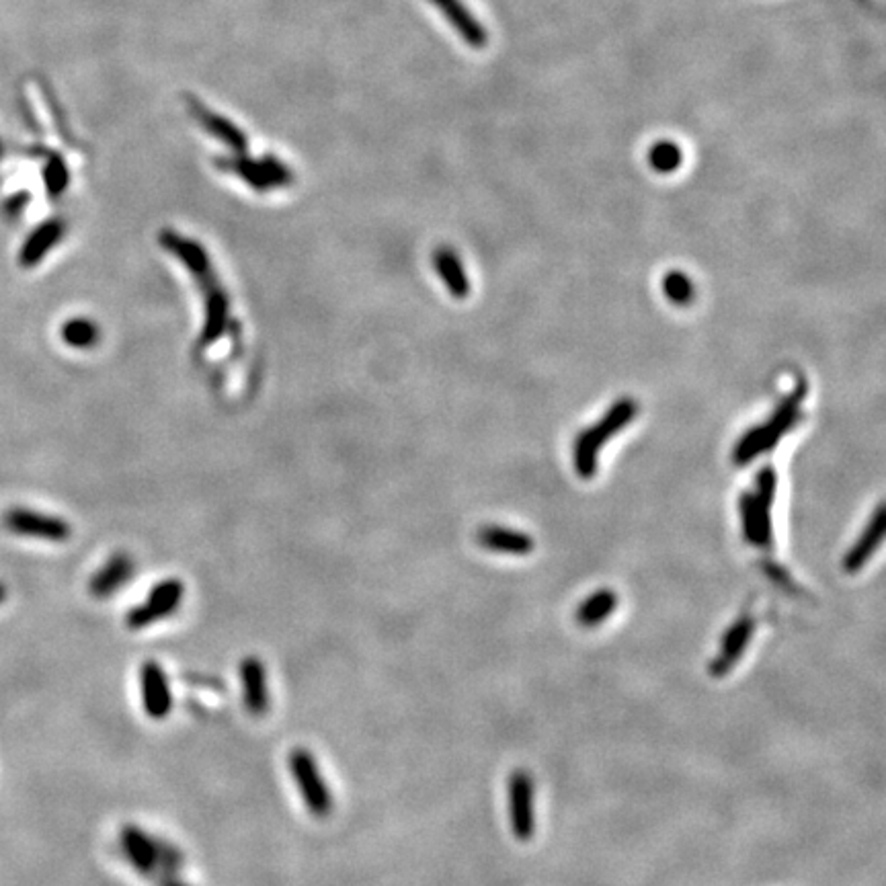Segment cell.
<instances>
[{
    "label": "cell",
    "mask_w": 886,
    "mask_h": 886,
    "mask_svg": "<svg viewBox=\"0 0 886 886\" xmlns=\"http://www.w3.org/2000/svg\"><path fill=\"white\" fill-rule=\"evenodd\" d=\"M119 854L128 866L142 878L152 882L165 874H181L185 868V854L165 837L154 835L140 825L128 823L117 835Z\"/></svg>",
    "instance_id": "obj_1"
},
{
    "label": "cell",
    "mask_w": 886,
    "mask_h": 886,
    "mask_svg": "<svg viewBox=\"0 0 886 886\" xmlns=\"http://www.w3.org/2000/svg\"><path fill=\"white\" fill-rule=\"evenodd\" d=\"M807 382L800 380L796 390L790 392L782 402L780 407L776 409L774 417L770 421H765L763 425H757L753 429H749L735 446L733 452V460L737 466H745L751 460H755L757 456L770 452L776 448V443L796 425V421L800 419V405L802 400L807 398Z\"/></svg>",
    "instance_id": "obj_2"
},
{
    "label": "cell",
    "mask_w": 886,
    "mask_h": 886,
    "mask_svg": "<svg viewBox=\"0 0 886 886\" xmlns=\"http://www.w3.org/2000/svg\"><path fill=\"white\" fill-rule=\"evenodd\" d=\"M636 413V400L622 398L616 405H612V409L603 415L599 423L579 433L575 441V470L581 478H593V474L597 472V456L603 443L620 433L636 417Z\"/></svg>",
    "instance_id": "obj_3"
},
{
    "label": "cell",
    "mask_w": 886,
    "mask_h": 886,
    "mask_svg": "<svg viewBox=\"0 0 886 886\" xmlns=\"http://www.w3.org/2000/svg\"><path fill=\"white\" fill-rule=\"evenodd\" d=\"M288 768L306 811L314 819L331 817L335 811V796L325 776H322L316 755L306 747H294L288 755Z\"/></svg>",
    "instance_id": "obj_4"
},
{
    "label": "cell",
    "mask_w": 886,
    "mask_h": 886,
    "mask_svg": "<svg viewBox=\"0 0 886 886\" xmlns=\"http://www.w3.org/2000/svg\"><path fill=\"white\" fill-rule=\"evenodd\" d=\"M185 599V583L181 579H165L156 583L144 601L126 614V628L132 632L146 630L158 622L175 616Z\"/></svg>",
    "instance_id": "obj_5"
},
{
    "label": "cell",
    "mask_w": 886,
    "mask_h": 886,
    "mask_svg": "<svg viewBox=\"0 0 886 886\" xmlns=\"http://www.w3.org/2000/svg\"><path fill=\"white\" fill-rule=\"evenodd\" d=\"M536 784L528 770H515L507 780L509 798V821L513 835L528 843L536 833V811H534Z\"/></svg>",
    "instance_id": "obj_6"
},
{
    "label": "cell",
    "mask_w": 886,
    "mask_h": 886,
    "mask_svg": "<svg viewBox=\"0 0 886 886\" xmlns=\"http://www.w3.org/2000/svg\"><path fill=\"white\" fill-rule=\"evenodd\" d=\"M220 169H226L238 175L247 185L257 191H269L277 187H288L292 183V171L273 156H265L261 160L253 158H226L220 160Z\"/></svg>",
    "instance_id": "obj_7"
},
{
    "label": "cell",
    "mask_w": 886,
    "mask_h": 886,
    "mask_svg": "<svg viewBox=\"0 0 886 886\" xmlns=\"http://www.w3.org/2000/svg\"><path fill=\"white\" fill-rule=\"evenodd\" d=\"M3 521H5V528L11 534L23 536V538L66 542L72 536V528H70L68 521L54 517V515L37 513L31 509H25V507L9 509L3 517Z\"/></svg>",
    "instance_id": "obj_8"
},
{
    "label": "cell",
    "mask_w": 886,
    "mask_h": 886,
    "mask_svg": "<svg viewBox=\"0 0 886 886\" xmlns=\"http://www.w3.org/2000/svg\"><path fill=\"white\" fill-rule=\"evenodd\" d=\"M140 698L148 718L165 720L173 712V688L167 671L158 661H144L140 667Z\"/></svg>",
    "instance_id": "obj_9"
},
{
    "label": "cell",
    "mask_w": 886,
    "mask_h": 886,
    "mask_svg": "<svg viewBox=\"0 0 886 886\" xmlns=\"http://www.w3.org/2000/svg\"><path fill=\"white\" fill-rule=\"evenodd\" d=\"M240 692H243L245 710L253 718L267 716L271 708V692H269V675L267 665L257 655H249L238 665Z\"/></svg>",
    "instance_id": "obj_10"
},
{
    "label": "cell",
    "mask_w": 886,
    "mask_h": 886,
    "mask_svg": "<svg viewBox=\"0 0 886 886\" xmlns=\"http://www.w3.org/2000/svg\"><path fill=\"white\" fill-rule=\"evenodd\" d=\"M776 487L778 476L774 468H763L757 476V489L749 495V503L753 509L755 519V546L770 550L774 544V530H772V505L776 499Z\"/></svg>",
    "instance_id": "obj_11"
},
{
    "label": "cell",
    "mask_w": 886,
    "mask_h": 886,
    "mask_svg": "<svg viewBox=\"0 0 886 886\" xmlns=\"http://www.w3.org/2000/svg\"><path fill=\"white\" fill-rule=\"evenodd\" d=\"M753 632H755V620L749 614L739 616L729 626V630L724 632V636L720 640V649H718L714 661L710 663L708 671L712 677L720 679V677H727L733 671V667L743 659Z\"/></svg>",
    "instance_id": "obj_12"
},
{
    "label": "cell",
    "mask_w": 886,
    "mask_h": 886,
    "mask_svg": "<svg viewBox=\"0 0 886 886\" xmlns=\"http://www.w3.org/2000/svg\"><path fill=\"white\" fill-rule=\"evenodd\" d=\"M136 575V560L128 552H115L105 565L91 577L89 593L93 599H109L126 587Z\"/></svg>",
    "instance_id": "obj_13"
},
{
    "label": "cell",
    "mask_w": 886,
    "mask_h": 886,
    "mask_svg": "<svg viewBox=\"0 0 886 886\" xmlns=\"http://www.w3.org/2000/svg\"><path fill=\"white\" fill-rule=\"evenodd\" d=\"M884 517H886L884 505H878L874 515L868 519L862 536L858 538V542L848 550V554H845V558H843V571L845 573H850V575L858 573L866 565V562L870 560V556L878 550V546H880V542L884 538V528H886V519Z\"/></svg>",
    "instance_id": "obj_14"
},
{
    "label": "cell",
    "mask_w": 886,
    "mask_h": 886,
    "mask_svg": "<svg viewBox=\"0 0 886 886\" xmlns=\"http://www.w3.org/2000/svg\"><path fill=\"white\" fill-rule=\"evenodd\" d=\"M66 232V226L60 218H50L39 224L27 238L19 251V263L23 267H35L58 243Z\"/></svg>",
    "instance_id": "obj_15"
},
{
    "label": "cell",
    "mask_w": 886,
    "mask_h": 886,
    "mask_svg": "<svg viewBox=\"0 0 886 886\" xmlns=\"http://www.w3.org/2000/svg\"><path fill=\"white\" fill-rule=\"evenodd\" d=\"M431 3L441 11V15L448 19V23L462 35L464 42L472 48L487 46L489 35L487 29L480 25L478 19L468 11V7L462 0H431Z\"/></svg>",
    "instance_id": "obj_16"
},
{
    "label": "cell",
    "mask_w": 886,
    "mask_h": 886,
    "mask_svg": "<svg viewBox=\"0 0 886 886\" xmlns=\"http://www.w3.org/2000/svg\"><path fill=\"white\" fill-rule=\"evenodd\" d=\"M160 245H163V249H167L173 257H177L191 273L199 277L210 275V257L206 249L195 243V240L185 238L173 230H163L160 232Z\"/></svg>",
    "instance_id": "obj_17"
},
{
    "label": "cell",
    "mask_w": 886,
    "mask_h": 886,
    "mask_svg": "<svg viewBox=\"0 0 886 886\" xmlns=\"http://www.w3.org/2000/svg\"><path fill=\"white\" fill-rule=\"evenodd\" d=\"M478 544L499 554H513V556H526L532 554L536 548V542L530 534H523L509 528L499 526H485L478 532Z\"/></svg>",
    "instance_id": "obj_18"
},
{
    "label": "cell",
    "mask_w": 886,
    "mask_h": 886,
    "mask_svg": "<svg viewBox=\"0 0 886 886\" xmlns=\"http://www.w3.org/2000/svg\"><path fill=\"white\" fill-rule=\"evenodd\" d=\"M620 597L614 589H597L585 597L575 612V620L583 628H597L618 610Z\"/></svg>",
    "instance_id": "obj_19"
},
{
    "label": "cell",
    "mask_w": 886,
    "mask_h": 886,
    "mask_svg": "<svg viewBox=\"0 0 886 886\" xmlns=\"http://www.w3.org/2000/svg\"><path fill=\"white\" fill-rule=\"evenodd\" d=\"M435 271L439 273L441 281L446 284L450 294L458 300H464L470 294V281L464 271V265L460 257L450 247H439L433 255Z\"/></svg>",
    "instance_id": "obj_20"
},
{
    "label": "cell",
    "mask_w": 886,
    "mask_h": 886,
    "mask_svg": "<svg viewBox=\"0 0 886 886\" xmlns=\"http://www.w3.org/2000/svg\"><path fill=\"white\" fill-rule=\"evenodd\" d=\"M228 312H230V300L222 288L212 284L206 292V320L204 331H201V345L214 343L222 337V333L228 327Z\"/></svg>",
    "instance_id": "obj_21"
},
{
    "label": "cell",
    "mask_w": 886,
    "mask_h": 886,
    "mask_svg": "<svg viewBox=\"0 0 886 886\" xmlns=\"http://www.w3.org/2000/svg\"><path fill=\"white\" fill-rule=\"evenodd\" d=\"M189 107H191L193 117L197 119V122H199L201 126H204V128L208 130V134L216 136L220 142H224L226 146H230V148L236 150V152H243V150H245V146H247V138H245V134L240 132L232 122H228V119L220 117L218 113L208 111L204 105H199L197 101H191Z\"/></svg>",
    "instance_id": "obj_22"
},
{
    "label": "cell",
    "mask_w": 886,
    "mask_h": 886,
    "mask_svg": "<svg viewBox=\"0 0 886 886\" xmlns=\"http://www.w3.org/2000/svg\"><path fill=\"white\" fill-rule=\"evenodd\" d=\"M60 337L72 349H93L101 339V331L91 318L78 316L64 322Z\"/></svg>",
    "instance_id": "obj_23"
},
{
    "label": "cell",
    "mask_w": 886,
    "mask_h": 886,
    "mask_svg": "<svg viewBox=\"0 0 886 886\" xmlns=\"http://www.w3.org/2000/svg\"><path fill=\"white\" fill-rule=\"evenodd\" d=\"M681 163H683V152L671 140H659L649 150V165L653 171H657L661 175L677 171L681 167Z\"/></svg>",
    "instance_id": "obj_24"
},
{
    "label": "cell",
    "mask_w": 886,
    "mask_h": 886,
    "mask_svg": "<svg viewBox=\"0 0 886 886\" xmlns=\"http://www.w3.org/2000/svg\"><path fill=\"white\" fill-rule=\"evenodd\" d=\"M663 292H665L667 300L677 306H688L696 298L694 281L683 271H669L663 277Z\"/></svg>",
    "instance_id": "obj_25"
},
{
    "label": "cell",
    "mask_w": 886,
    "mask_h": 886,
    "mask_svg": "<svg viewBox=\"0 0 886 886\" xmlns=\"http://www.w3.org/2000/svg\"><path fill=\"white\" fill-rule=\"evenodd\" d=\"M68 179H70V175H68V167H66L64 160L60 156H52L44 167V185H46L48 195L54 199L60 197L68 187Z\"/></svg>",
    "instance_id": "obj_26"
},
{
    "label": "cell",
    "mask_w": 886,
    "mask_h": 886,
    "mask_svg": "<svg viewBox=\"0 0 886 886\" xmlns=\"http://www.w3.org/2000/svg\"><path fill=\"white\" fill-rule=\"evenodd\" d=\"M156 886H191L187 880L181 878V874H165L154 880Z\"/></svg>",
    "instance_id": "obj_27"
},
{
    "label": "cell",
    "mask_w": 886,
    "mask_h": 886,
    "mask_svg": "<svg viewBox=\"0 0 886 886\" xmlns=\"http://www.w3.org/2000/svg\"><path fill=\"white\" fill-rule=\"evenodd\" d=\"M5 599H7V585L0 583V603H5Z\"/></svg>",
    "instance_id": "obj_28"
},
{
    "label": "cell",
    "mask_w": 886,
    "mask_h": 886,
    "mask_svg": "<svg viewBox=\"0 0 886 886\" xmlns=\"http://www.w3.org/2000/svg\"><path fill=\"white\" fill-rule=\"evenodd\" d=\"M0 154H3V142H0Z\"/></svg>",
    "instance_id": "obj_29"
}]
</instances>
